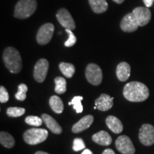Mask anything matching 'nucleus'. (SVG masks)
<instances>
[{"mask_svg": "<svg viewBox=\"0 0 154 154\" xmlns=\"http://www.w3.org/2000/svg\"><path fill=\"white\" fill-rule=\"evenodd\" d=\"M86 148V145L83 139L80 138H75L73 141V150L74 151H79Z\"/></svg>", "mask_w": 154, "mask_h": 154, "instance_id": "29", "label": "nucleus"}, {"mask_svg": "<svg viewBox=\"0 0 154 154\" xmlns=\"http://www.w3.org/2000/svg\"><path fill=\"white\" fill-rule=\"evenodd\" d=\"M9 96L8 91L6 89L5 86H0V102L1 103H6L9 101Z\"/></svg>", "mask_w": 154, "mask_h": 154, "instance_id": "30", "label": "nucleus"}, {"mask_svg": "<svg viewBox=\"0 0 154 154\" xmlns=\"http://www.w3.org/2000/svg\"><path fill=\"white\" fill-rule=\"evenodd\" d=\"M85 75L86 79L90 84L94 86H99L103 79L102 70L96 63H89L86 66Z\"/></svg>", "mask_w": 154, "mask_h": 154, "instance_id": "5", "label": "nucleus"}, {"mask_svg": "<svg viewBox=\"0 0 154 154\" xmlns=\"http://www.w3.org/2000/svg\"><path fill=\"white\" fill-rule=\"evenodd\" d=\"M49 133L44 128H32L26 130L23 135L25 143L29 145H36L42 143L47 139Z\"/></svg>", "mask_w": 154, "mask_h": 154, "instance_id": "4", "label": "nucleus"}, {"mask_svg": "<svg viewBox=\"0 0 154 154\" xmlns=\"http://www.w3.org/2000/svg\"><path fill=\"white\" fill-rule=\"evenodd\" d=\"M92 11L96 14H101L108 9V3L106 0H88Z\"/></svg>", "mask_w": 154, "mask_h": 154, "instance_id": "19", "label": "nucleus"}, {"mask_svg": "<svg viewBox=\"0 0 154 154\" xmlns=\"http://www.w3.org/2000/svg\"><path fill=\"white\" fill-rule=\"evenodd\" d=\"M25 122L30 126L38 127L42 126L43 121L42 118H39L38 116H29L25 119Z\"/></svg>", "mask_w": 154, "mask_h": 154, "instance_id": "27", "label": "nucleus"}, {"mask_svg": "<svg viewBox=\"0 0 154 154\" xmlns=\"http://www.w3.org/2000/svg\"><path fill=\"white\" fill-rule=\"evenodd\" d=\"M82 154H93V153H92V151H91V150L84 149L82 153Z\"/></svg>", "mask_w": 154, "mask_h": 154, "instance_id": "33", "label": "nucleus"}, {"mask_svg": "<svg viewBox=\"0 0 154 154\" xmlns=\"http://www.w3.org/2000/svg\"><path fill=\"white\" fill-rule=\"evenodd\" d=\"M116 147L122 154H134L135 147L131 140L127 136H120L116 140Z\"/></svg>", "mask_w": 154, "mask_h": 154, "instance_id": "9", "label": "nucleus"}, {"mask_svg": "<svg viewBox=\"0 0 154 154\" xmlns=\"http://www.w3.org/2000/svg\"><path fill=\"white\" fill-rule=\"evenodd\" d=\"M35 154H49V153H46V152H44V151H39L36 152Z\"/></svg>", "mask_w": 154, "mask_h": 154, "instance_id": "35", "label": "nucleus"}, {"mask_svg": "<svg viewBox=\"0 0 154 154\" xmlns=\"http://www.w3.org/2000/svg\"><path fill=\"white\" fill-rule=\"evenodd\" d=\"M25 109L21 107H9L7 110V114L9 117L17 118L24 114Z\"/></svg>", "mask_w": 154, "mask_h": 154, "instance_id": "25", "label": "nucleus"}, {"mask_svg": "<svg viewBox=\"0 0 154 154\" xmlns=\"http://www.w3.org/2000/svg\"><path fill=\"white\" fill-rule=\"evenodd\" d=\"M49 63L47 59H41L36 63L34 68V78L37 82L42 83L47 77Z\"/></svg>", "mask_w": 154, "mask_h": 154, "instance_id": "8", "label": "nucleus"}, {"mask_svg": "<svg viewBox=\"0 0 154 154\" xmlns=\"http://www.w3.org/2000/svg\"><path fill=\"white\" fill-rule=\"evenodd\" d=\"M3 61L7 69L12 74H18L22 69L20 54L14 47L6 48L3 53Z\"/></svg>", "mask_w": 154, "mask_h": 154, "instance_id": "2", "label": "nucleus"}, {"mask_svg": "<svg viewBox=\"0 0 154 154\" xmlns=\"http://www.w3.org/2000/svg\"><path fill=\"white\" fill-rule=\"evenodd\" d=\"M125 99L131 102L146 101L149 96V90L145 84L138 82H131L125 85L123 91Z\"/></svg>", "mask_w": 154, "mask_h": 154, "instance_id": "1", "label": "nucleus"}, {"mask_svg": "<svg viewBox=\"0 0 154 154\" xmlns=\"http://www.w3.org/2000/svg\"><path fill=\"white\" fill-rule=\"evenodd\" d=\"M59 69L63 76L66 78H72L75 73V66L72 63L61 62L59 63Z\"/></svg>", "mask_w": 154, "mask_h": 154, "instance_id": "22", "label": "nucleus"}, {"mask_svg": "<svg viewBox=\"0 0 154 154\" xmlns=\"http://www.w3.org/2000/svg\"><path fill=\"white\" fill-rule=\"evenodd\" d=\"M49 106L56 113H61L63 111V103L59 96H52L49 99Z\"/></svg>", "mask_w": 154, "mask_h": 154, "instance_id": "21", "label": "nucleus"}, {"mask_svg": "<svg viewBox=\"0 0 154 154\" xmlns=\"http://www.w3.org/2000/svg\"><path fill=\"white\" fill-rule=\"evenodd\" d=\"M83 100V96H77L73 98L72 101L69 103V105H73L74 109L77 113H81L83 112V106L82 104V101Z\"/></svg>", "mask_w": 154, "mask_h": 154, "instance_id": "24", "label": "nucleus"}, {"mask_svg": "<svg viewBox=\"0 0 154 154\" xmlns=\"http://www.w3.org/2000/svg\"><path fill=\"white\" fill-rule=\"evenodd\" d=\"M102 154H115V153L112 149H106V150H104V151H103V152L102 153Z\"/></svg>", "mask_w": 154, "mask_h": 154, "instance_id": "32", "label": "nucleus"}, {"mask_svg": "<svg viewBox=\"0 0 154 154\" xmlns=\"http://www.w3.org/2000/svg\"><path fill=\"white\" fill-rule=\"evenodd\" d=\"M42 119L47 128L54 134H61L62 133V128L60 125L58 124L57 121L52 116L47 113H43L42 114Z\"/></svg>", "mask_w": 154, "mask_h": 154, "instance_id": "15", "label": "nucleus"}, {"mask_svg": "<svg viewBox=\"0 0 154 154\" xmlns=\"http://www.w3.org/2000/svg\"><path fill=\"white\" fill-rule=\"evenodd\" d=\"M55 92L58 94H63L66 91V81L64 78L58 76L55 78Z\"/></svg>", "mask_w": 154, "mask_h": 154, "instance_id": "23", "label": "nucleus"}, {"mask_svg": "<svg viewBox=\"0 0 154 154\" xmlns=\"http://www.w3.org/2000/svg\"><path fill=\"white\" fill-rule=\"evenodd\" d=\"M54 32V26L51 23H47L42 25L36 34V41L40 45H46L51 41Z\"/></svg>", "mask_w": 154, "mask_h": 154, "instance_id": "6", "label": "nucleus"}, {"mask_svg": "<svg viewBox=\"0 0 154 154\" xmlns=\"http://www.w3.org/2000/svg\"><path fill=\"white\" fill-rule=\"evenodd\" d=\"M113 1L115 2L117 4H122L125 1V0H113Z\"/></svg>", "mask_w": 154, "mask_h": 154, "instance_id": "34", "label": "nucleus"}, {"mask_svg": "<svg viewBox=\"0 0 154 154\" xmlns=\"http://www.w3.org/2000/svg\"><path fill=\"white\" fill-rule=\"evenodd\" d=\"M131 75V66L128 63L121 62L116 67V76L121 82H126Z\"/></svg>", "mask_w": 154, "mask_h": 154, "instance_id": "18", "label": "nucleus"}, {"mask_svg": "<svg viewBox=\"0 0 154 154\" xmlns=\"http://www.w3.org/2000/svg\"><path fill=\"white\" fill-rule=\"evenodd\" d=\"M37 8L36 0H19L15 6L14 17L24 19L32 16Z\"/></svg>", "mask_w": 154, "mask_h": 154, "instance_id": "3", "label": "nucleus"}, {"mask_svg": "<svg viewBox=\"0 0 154 154\" xmlns=\"http://www.w3.org/2000/svg\"><path fill=\"white\" fill-rule=\"evenodd\" d=\"M0 143L7 149H12L15 145V140L10 134L6 131L0 132Z\"/></svg>", "mask_w": 154, "mask_h": 154, "instance_id": "20", "label": "nucleus"}, {"mask_svg": "<svg viewBox=\"0 0 154 154\" xmlns=\"http://www.w3.org/2000/svg\"><path fill=\"white\" fill-rule=\"evenodd\" d=\"M144 4H145L146 7L149 8V7H152L153 4L154 2V0H143Z\"/></svg>", "mask_w": 154, "mask_h": 154, "instance_id": "31", "label": "nucleus"}, {"mask_svg": "<svg viewBox=\"0 0 154 154\" xmlns=\"http://www.w3.org/2000/svg\"><path fill=\"white\" fill-rule=\"evenodd\" d=\"M121 30L125 32H134L138 29V25L136 17L131 13H128L123 17L120 24Z\"/></svg>", "mask_w": 154, "mask_h": 154, "instance_id": "12", "label": "nucleus"}, {"mask_svg": "<svg viewBox=\"0 0 154 154\" xmlns=\"http://www.w3.org/2000/svg\"><path fill=\"white\" fill-rule=\"evenodd\" d=\"M57 19L58 22L63 27L67 29L74 30L76 28L75 22L72 17L69 11L67 9L62 8L59 9L57 13Z\"/></svg>", "mask_w": 154, "mask_h": 154, "instance_id": "10", "label": "nucleus"}, {"mask_svg": "<svg viewBox=\"0 0 154 154\" xmlns=\"http://www.w3.org/2000/svg\"><path fill=\"white\" fill-rule=\"evenodd\" d=\"M66 32L68 34L69 38L67 39L66 42H65L64 46L66 47H72L76 44V37L74 35V34L72 32V30L67 29H66Z\"/></svg>", "mask_w": 154, "mask_h": 154, "instance_id": "28", "label": "nucleus"}, {"mask_svg": "<svg viewBox=\"0 0 154 154\" xmlns=\"http://www.w3.org/2000/svg\"><path fill=\"white\" fill-rule=\"evenodd\" d=\"M94 122V116L92 115H87L81 119L78 122L73 125L72 131L75 134L84 131L91 126Z\"/></svg>", "mask_w": 154, "mask_h": 154, "instance_id": "14", "label": "nucleus"}, {"mask_svg": "<svg viewBox=\"0 0 154 154\" xmlns=\"http://www.w3.org/2000/svg\"><path fill=\"white\" fill-rule=\"evenodd\" d=\"M106 124L108 128L114 134H120L124 129V126H123L121 121L114 116H108L106 119Z\"/></svg>", "mask_w": 154, "mask_h": 154, "instance_id": "16", "label": "nucleus"}, {"mask_svg": "<svg viewBox=\"0 0 154 154\" xmlns=\"http://www.w3.org/2000/svg\"><path fill=\"white\" fill-rule=\"evenodd\" d=\"M139 140L143 145L152 146L154 143V126L151 124L142 125L138 134Z\"/></svg>", "mask_w": 154, "mask_h": 154, "instance_id": "7", "label": "nucleus"}, {"mask_svg": "<svg viewBox=\"0 0 154 154\" xmlns=\"http://www.w3.org/2000/svg\"><path fill=\"white\" fill-rule=\"evenodd\" d=\"M27 86L25 84H20L18 86V91L15 94V98L19 101H24L26 98V92H27Z\"/></svg>", "mask_w": 154, "mask_h": 154, "instance_id": "26", "label": "nucleus"}, {"mask_svg": "<svg viewBox=\"0 0 154 154\" xmlns=\"http://www.w3.org/2000/svg\"><path fill=\"white\" fill-rule=\"evenodd\" d=\"M92 140L97 144L107 146L112 143V138L109 134L104 131H101L92 136Z\"/></svg>", "mask_w": 154, "mask_h": 154, "instance_id": "17", "label": "nucleus"}, {"mask_svg": "<svg viewBox=\"0 0 154 154\" xmlns=\"http://www.w3.org/2000/svg\"><path fill=\"white\" fill-rule=\"evenodd\" d=\"M113 97L106 94H102L101 96L95 101V106L101 111L109 110L113 107Z\"/></svg>", "mask_w": 154, "mask_h": 154, "instance_id": "13", "label": "nucleus"}, {"mask_svg": "<svg viewBox=\"0 0 154 154\" xmlns=\"http://www.w3.org/2000/svg\"><path fill=\"white\" fill-rule=\"evenodd\" d=\"M133 14L136 17L139 26L148 24L151 19V12L147 7H138L133 10Z\"/></svg>", "mask_w": 154, "mask_h": 154, "instance_id": "11", "label": "nucleus"}]
</instances>
